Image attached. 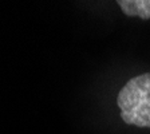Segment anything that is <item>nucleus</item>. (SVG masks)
<instances>
[{
  "instance_id": "nucleus-1",
  "label": "nucleus",
  "mask_w": 150,
  "mask_h": 134,
  "mask_svg": "<svg viewBox=\"0 0 150 134\" xmlns=\"http://www.w3.org/2000/svg\"><path fill=\"white\" fill-rule=\"evenodd\" d=\"M115 106L126 126L150 131V70L126 79L117 91Z\"/></svg>"
},
{
  "instance_id": "nucleus-2",
  "label": "nucleus",
  "mask_w": 150,
  "mask_h": 134,
  "mask_svg": "<svg viewBox=\"0 0 150 134\" xmlns=\"http://www.w3.org/2000/svg\"><path fill=\"white\" fill-rule=\"evenodd\" d=\"M115 4L126 18L142 22L150 20V0H118Z\"/></svg>"
}]
</instances>
